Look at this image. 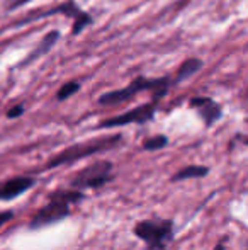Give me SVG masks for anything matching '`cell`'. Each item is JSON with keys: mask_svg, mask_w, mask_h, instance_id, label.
<instances>
[{"mask_svg": "<svg viewBox=\"0 0 248 250\" xmlns=\"http://www.w3.org/2000/svg\"><path fill=\"white\" fill-rule=\"evenodd\" d=\"M85 194L75 189H58L53 191L48 198V203L43 208L34 213V216L29 221V228L33 230H39V228H46L50 225H55L58 221L65 220L72 213L73 204H78L83 201Z\"/></svg>", "mask_w": 248, "mask_h": 250, "instance_id": "cell-1", "label": "cell"}, {"mask_svg": "<svg viewBox=\"0 0 248 250\" xmlns=\"http://www.w3.org/2000/svg\"><path fill=\"white\" fill-rule=\"evenodd\" d=\"M170 85H172L170 77H160V79L136 77V79L131 80V83H128V85L123 87V89L111 90V92L102 94L97 102H99L100 105H116V104H121V102L133 99V97L138 96V94L143 92V90H152L153 99L160 101L162 97L167 96Z\"/></svg>", "mask_w": 248, "mask_h": 250, "instance_id": "cell-2", "label": "cell"}, {"mask_svg": "<svg viewBox=\"0 0 248 250\" xmlns=\"http://www.w3.org/2000/svg\"><path fill=\"white\" fill-rule=\"evenodd\" d=\"M133 233L146 245L145 250H167L170 242L173 240L175 227L172 220L153 218V220L138 221L133 228Z\"/></svg>", "mask_w": 248, "mask_h": 250, "instance_id": "cell-3", "label": "cell"}, {"mask_svg": "<svg viewBox=\"0 0 248 250\" xmlns=\"http://www.w3.org/2000/svg\"><path fill=\"white\" fill-rule=\"evenodd\" d=\"M121 142V135L116 136H106V138H97L92 140V142H83V143H76V145H72L68 148H65L63 151L53 157L50 162L46 164V170L50 168H57L61 167V165H68V164H75V162L82 160V158L92 157L95 153H100V151L111 150Z\"/></svg>", "mask_w": 248, "mask_h": 250, "instance_id": "cell-4", "label": "cell"}, {"mask_svg": "<svg viewBox=\"0 0 248 250\" xmlns=\"http://www.w3.org/2000/svg\"><path fill=\"white\" fill-rule=\"evenodd\" d=\"M114 165L109 160H99L90 164L89 167L78 170L70 179V189L75 191H89V189H99L109 184L114 179Z\"/></svg>", "mask_w": 248, "mask_h": 250, "instance_id": "cell-5", "label": "cell"}, {"mask_svg": "<svg viewBox=\"0 0 248 250\" xmlns=\"http://www.w3.org/2000/svg\"><path fill=\"white\" fill-rule=\"evenodd\" d=\"M55 14H61V16H65L73 21V27H72L73 36H78L85 27H89L90 24L94 22L92 16H90L89 12H85V10L80 9V7L76 5L75 0H66V2L60 3V5L53 7V9L38 12V14H34V16H29V17H26V19L19 21V22H16V24L17 26H24V24H27L29 21L43 19V17H50V16H55Z\"/></svg>", "mask_w": 248, "mask_h": 250, "instance_id": "cell-6", "label": "cell"}, {"mask_svg": "<svg viewBox=\"0 0 248 250\" xmlns=\"http://www.w3.org/2000/svg\"><path fill=\"white\" fill-rule=\"evenodd\" d=\"M156 109H158V101L153 99L146 102V104L138 105L134 109H129V111L123 112V114L104 119L102 123H99V128L107 129V128H119V126H128V125H146V123H150L155 118Z\"/></svg>", "mask_w": 248, "mask_h": 250, "instance_id": "cell-7", "label": "cell"}, {"mask_svg": "<svg viewBox=\"0 0 248 250\" xmlns=\"http://www.w3.org/2000/svg\"><path fill=\"white\" fill-rule=\"evenodd\" d=\"M189 105L197 111L199 118L202 119L204 126H208V128H211L214 123H218L223 116L221 105H219L214 99H211V97H206V96L192 97V99L189 101Z\"/></svg>", "mask_w": 248, "mask_h": 250, "instance_id": "cell-8", "label": "cell"}, {"mask_svg": "<svg viewBox=\"0 0 248 250\" xmlns=\"http://www.w3.org/2000/svg\"><path fill=\"white\" fill-rule=\"evenodd\" d=\"M36 179L31 175H17V177L7 179L5 182H0V201H12L22 196L26 191L34 188Z\"/></svg>", "mask_w": 248, "mask_h": 250, "instance_id": "cell-9", "label": "cell"}, {"mask_svg": "<svg viewBox=\"0 0 248 250\" xmlns=\"http://www.w3.org/2000/svg\"><path fill=\"white\" fill-rule=\"evenodd\" d=\"M58 40H60V31H51V33H48L46 36H44L43 40H41V43L38 44L36 50H34L29 56H27L26 60H24V62H22V66H24V65H29L31 62L38 60L39 56L46 55V53L50 51L51 48L55 46V44L58 43Z\"/></svg>", "mask_w": 248, "mask_h": 250, "instance_id": "cell-10", "label": "cell"}, {"mask_svg": "<svg viewBox=\"0 0 248 250\" xmlns=\"http://www.w3.org/2000/svg\"><path fill=\"white\" fill-rule=\"evenodd\" d=\"M202 65H204V63H202V60H199V58L186 60V62L180 65L179 72H177L175 79L172 80V83L173 85H177V83H180V82H186L187 79H191L192 75H195V73L202 68Z\"/></svg>", "mask_w": 248, "mask_h": 250, "instance_id": "cell-11", "label": "cell"}, {"mask_svg": "<svg viewBox=\"0 0 248 250\" xmlns=\"http://www.w3.org/2000/svg\"><path fill=\"white\" fill-rule=\"evenodd\" d=\"M208 174H209V167H204V165H187L182 170L175 172L172 175V182L189 181V179H202Z\"/></svg>", "mask_w": 248, "mask_h": 250, "instance_id": "cell-12", "label": "cell"}, {"mask_svg": "<svg viewBox=\"0 0 248 250\" xmlns=\"http://www.w3.org/2000/svg\"><path fill=\"white\" fill-rule=\"evenodd\" d=\"M80 87H82V83H80L78 80H70V82L63 83L61 89L58 90V94H57V99H58V101H66V99H70V97L75 96V94L78 92Z\"/></svg>", "mask_w": 248, "mask_h": 250, "instance_id": "cell-13", "label": "cell"}, {"mask_svg": "<svg viewBox=\"0 0 248 250\" xmlns=\"http://www.w3.org/2000/svg\"><path fill=\"white\" fill-rule=\"evenodd\" d=\"M169 145V138L165 135H156L152 136V138H146L143 142V150L146 151H156V150H162Z\"/></svg>", "mask_w": 248, "mask_h": 250, "instance_id": "cell-14", "label": "cell"}, {"mask_svg": "<svg viewBox=\"0 0 248 250\" xmlns=\"http://www.w3.org/2000/svg\"><path fill=\"white\" fill-rule=\"evenodd\" d=\"M22 114H24V105L22 104L14 105V107H10L9 111H7V118H9V119H17V118H20Z\"/></svg>", "mask_w": 248, "mask_h": 250, "instance_id": "cell-15", "label": "cell"}, {"mask_svg": "<svg viewBox=\"0 0 248 250\" xmlns=\"http://www.w3.org/2000/svg\"><path fill=\"white\" fill-rule=\"evenodd\" d=\"M12 216H14L12 211H0V228H2L3 225L7 223V221L12 220Z\"/></svg>", "mask_w": 248, "mask_h": 250, "instance_id": "cell-16", "label": "cell"}, {"mask_svg": "<svg viewBox=\"0 0 248 250\" xmlns=\"http://www.w3.org/2000/svg\"><path fill=\"white\" fill-rule=\"evenodd\" d=\"M29 2H33V0H14V2L9 5V10L12 12V10H16L17 7H22V5H26V3H29Z\"/></svg>", "mask_w": 248, "mask_h": 250, "instance_id": "cell-17", "label": "cell"}, {"mask_svg": "<svg viewBox=\"0 0 248 250\" xmlns=\"http://www.w3.org/2000/svg\"><path fill=\"white\" fill-rule=\"evenodd\" d=\"M214 250H225V242H219V244L216 245Z\"/></svg>", "mask_w": 248, "mask_h": 250, "instance_id": "cell-18", "label": "cell"}]
</instances>
